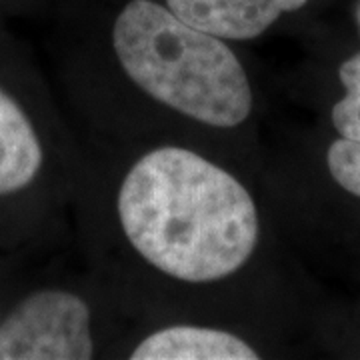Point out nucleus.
<instances>
[{
  "label": "nucleus",
  "mask_w": 360,
  "mask_h": 360,
  "mask_svg": "<svg viewBox=\"0 0 360 360\" xmlns=\"http://www.w3.org/2000/svg\"><path fill=\"white\" fill-rule=\"evenodd\" d=\"M112 220L142 269L176 288L234 283L264 243L260 206L243 176L179 142L155 144L122 170Z\"/></svg>",
  "instance_id": "1"
},
{
  "label": "nucleus",
  "mask_w": 360,
  "mask_h": 360,
  "mask_svg": "<svg viewBox=\"0 0 360 360\" xmlns=\"http://www.w3.org/2000/svg\"><path fill=\"white\" fill-rule=\"evenodd\" d=\"M120 77L156 108L210 130H238L255 89L231 42L182 20L156 0H129L110 26Z\"/></svg>",
  "instance_id": "2"
},
{
  "label": "nucleus",
  "mask_w": 360,
  "mask_h": 360,
  "mask_svg": "<svg viewBox=\"0 0 360 360\" xmlns=\"http://www.w3.org/2000/svg\"><path fill=\"white\" fill-rule=\"evenodd\" d=\"M75 162L60 116L16 44H0V250L39 240L65 208Z\"/></svg>",
  "instance_id": "3"
},
{
  "label": "nucleus",
  "mask_w": 360,
  "mask_h": 360,
  "mask_svg": "<svg viewBox=\"0 0 360 360\" xmlns=\"http://www.w3.org/2000/svg\"><path fill=\"white\" fill-rule=\"evenodd\" d=\"M300 202L316 243L360 276V144L326 129L314 136Z\"/></svg>",
  "instance_id": "4"
},
{
  "label": "nucleus",
  "mask_w": 360,
  "mask_h": 360,
  "mask_svg": "<svg viewBox=\"0 0 360 360\" xmlns=\"http://www.w3.org/2000/svg\"><path fill=\"white\" fill-rule=\"evenodd\" d=\"M96 354L94 309L75 288L37 286L2 307L0 360H89Z\"/></svg>",
  "instance_id": "5"
},
{
  "label": "nucleus",
  "mask_w": 360,
  "mask_h": 360,
  "mask_svg": "<svg viewBox=\"0 0 360 360\" xmlns=\"http://www.w3.org/2000/svg\"><path fill=\"white\" fill-rule=\"evenodd\" d=\"M312 0H165L168 8L226 42H246L269 32L286 14L302 13Z\"/></svg>",
  "instance_id": "6"
},
{
  "label": "nucleus",
  "mask_w": 360,
  "mask_h": 360,
  "mask_svg": "<svg viewBox=\"0 0 360 360\" xmlns=\"http://www.w3.org/2000/svg\"><path fill=\"white\" fill-rule=\"evenodd\" d=\"M319 101L324 129L345 141L360 144V42L316 44Z\"/></svg>",
  "instance_id": "7"
},
{
  "label": "nucleus",
  "mask_w": 360,
  "mask_h": 360,
  "mask_svg": "<svg viewBox=\"0 0 360 360\" xmlns=\"http://www.w3.org/2000/svg\"><path fill=\"white\" fill-rule=\"evenodd\" d=\"M246 336L210 324H168L156 328L129 350L130 360H257Z\"/></svg>",
  "instance_id": "8"
},
{
  "label": "nucleus",
  "mask_w": 360,
  "mask_h": 360,
  "mask_svg": "<svg viewBox=\"0 0 360 360\" xmlns=\"http://www.w3.org/2000/svg\"><path fill=\"white\" fill-rule=\"evenodd\" d=\"M324 335L336 350L360 356V304L342 312H330L324 321Z\"/></svg>",
  "instance_id": "9"
},
{
  "label": "nucleus",
  "mask_w": 360,
  "mask_h": 360,
  "mask_svg": "<svg viewBox=\"0 0 360 360\" xmlns=\"http://www.w3.org/2000/svg\"><path fill=\"white\" fill-rule=\"evenodd\" d=\"M350 22H352V37L360 42V0L350 2Z\"/></svg>",
  "instance_id": "10"
},
{
  "label": "nucleus",
  "mask_w": 360,
  "mask_h": 360,
  "mask_svg": "<svg viewBox=\"0 0 360 360\" xmlns=\"http://www.w3.org/2000/svg\"><path fill=\"white\" fill-rule=\"evenodd\" d=\"M0 316H2V307H0Z\"/></svg>",
  "instance_id": "11"
}]
</instances>
